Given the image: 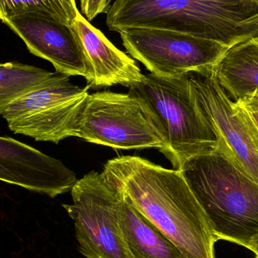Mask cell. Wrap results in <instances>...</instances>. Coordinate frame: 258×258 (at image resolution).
<instances>
[{"instance_id": "cell-1", "label": "cell", "mask_w": 258, "mask_h": 258, "mask_svg": "<svg viewBox=\"0 0 258 258\" xmlns=\"http://www.w3.org/2000/svg\"><path fill=\"white\" fill-rule=\"evenodd\" d=\"M101 173L185 257L216 258L218 239L181 171L124 156L109 160Z\"/></svg>"}, {"instance_id": "cell-2", "label": "cell", "mask_w": 258, "mask_h": 258, "mask_svg": "<svg viewBox=\"0 0 258 258\" xmlns=\"http://www.w3.org/2000/svg\"><path fill=\"white\" fill-rule=\"evenodd\" d=\"M218 240L246 248L258 234V183L236 165L219 143L188 159L180 170Z\"/></svg>"}, {"instance_id": "cell-3", "label": "cell", "mask_w": 258, "mask_h": 258, "mask_svg": "<svg viewBox=\"0 0 258 258\" xmlns=\"http://www.w3.org/2000/svg\"><path fill=\"white\" fill-rule=\"evenodd\" d=\"M257 13L254 0H116L106 23L118 33L135 27L173 30L230 48L242 42L239 24Z\"/></svg>"}, {"instance_id": "cell-4", "label": "cell", "mask_w": 258, "mask_h": 258, "mask_svg": "<svg viewBox=\"0 0 258 258\" xmlns=\"http://www.w3.org/2000/svg\"><path fill=\"white\" fill-rule=\"evenodd\" d=\"M163 143L161 153L174 170L194 156L212 151L219 138L196 101L188 74L178 77L145 75L129 87Z\"/></svg>"}, {"instance_id": "cell-5", "label": "cell", "mask_w": 258, "mask_h": 258, "mask_svg": "<svg viewBox=\"0 0 258 258\" xmlns=\"http://www.w3.org/2000/svg\"><path fill=\"white\" fill-rule=\"evenodd\" d=\"M67 137L119 150L160 151L163 147L137 100L129 94L107 91L89 94L80 101Z\"/></svg>"}, {"instance_id": "cell-6", "label": "cell", "mask_w": 258, "mask_h": 258, "mask_svg": "<svg viewBox=\"0 0 258 258\" xmlns=\"http://www.w3.org/2000/svg\"><path fill=\"white\" fill-rule=\"evenodd\" d=\"M71 191L72 204L62 206L74 221L80 253L86 258H131L119 226L122 192L96 171L77 180Z\"/></svg>"}, {"instance_id": "cell-7", "label": "cell", "mask_w": 258, "mask_h": 258, "mask_svg": "<svg viewBox=\"0 0 258 258\" xmlns=\"http://www.w3.org/2000/svg\"><path fill=\"white\" fill-rule=\"evenodd\" d=\"M119 33L127 52L150 74L161 77L212 70L230 48L216 41L173 30L135 27Z\"/></svg>"}, {"instance_id": "cell-8", "label": "cell", "mask_w": 258, "mask_h": 258, "mask_svg": "<svg viewBox=\"0 0 258 258\" xmlns=\"http://www.w3.org/2000/svg\"><path fill=\"white\" fill-rule=\"evenodd\" d=\"M89 87L75 86L68 77L15 100L2 116L15 134L58 144L68 138L70 122Z\"/></svg>"}, {"instance_id": "cell-9", "label": "cell", "mask_w": 258, "mask_h": 258, "mask_svg": "<svg viewBox=\"0 0 258 258\" xmlns=\"http://www.w3.org/2000/svg\"><path fill=\"white\" fill-rule=\"evenodd\" d=\"M188 74L197 104L236 165L258 183V133L221 88L213 69Z\"/></svg>"}, {"instance_id": "cell-10", "label": "cell", "mask_w": 258, "mask_h": 258, "mask_svg": "<svg viewBox=\"0 0 258 258\" xmlns=\"http://www.w3.org/2000/svg\"><path fill=\"white\" fill-rule=\"evenodd\" d=\"M36 57L49 61L56 72L68 77H83L88 84L92 70L75 24H63L36 12L3 20Z\"/></svg>"}, {"instance_id": "cell-11", "label": "cell", "mask_w": 258, "mask_h": 258, "mask_svg": "<svg viewBox=\"0 0 258 258\" xmlns=\"http://www.w3.org/2000/svg\"><path fill=\"white\" fill-rule=\"evenodd\" d=\"M0 181L54 198L71 191L77 179L61 161L18 140L0 136Z\"/></svg>"}, {"instance_id": "cell-12", "label": "cell", "mask_w": 258, "mask_h": 258, "mask_svg": "<svg viewBox=\"0 0 258 258\" xmlns=\"http://www.w3.org/2000/svg\"><path fill=\"white\" fill-rule=\"evenodd\" d=\"M75 25L81 36L92 70L90 87H108L115 85L130 87L144 80L133 59L120 50L92 26L81 13Z\"/></svg>"}, {"instance_id": "cell-13", "label": "cell", "mask_w": 258, "mask_h": 258, "mask_svg": "<svg viewBox=\"0 0 258 258\" xmlns=\"http://www.w3.org/2000/svg\"><path fill=\"white\" fill-rule=\"evenodd\" d=\"M119 221L131 258H186L123 196L119 205Z\"/></svg>"}, {"instance_id": "cell-14", "label": "cell", "mask_w": 258, "mask_h": 258, "mask_svg": "<svg viewBox=\"0 0 258 258\" xmlns=\"http://www.w3.org/2000/svg\"><path fill=\"white\" fill-rule=\"evenodd\" d=\"M213 71L220 86L234 102L258 90V37L230 47Z\"/></svg>"}, {"instance_id": "cell-15", "label": "cell", "mask_w": 258, "mask_h": 258, "mask_svg": "<svg viewBox=\"0 0 258 258\" xmlns=\"http://www.w3.org/2000/svg\"><path fill=\"white\" fill-rule=\"evenodd\" d=\"M68 77L20 62L0 63V116L15 100Z\"/></svg>"}, {"instance_id": "cell-16", "label": "cell", "mask_w": 258, "mask_h": 258, "mask_svg": "<svg viewBox=\"0 0 258 258\" xmlns=\"http://www.w3.org/2000/svg\"><path fill=\"white\" fill-rule=\"evenodd\" d=\"M36 12L63 24H75L79 12L76 0H0V20Z\"/></svg>"}, {"instance_id": "cell-17", "label": "cell", "mask_w": 258, "mask_h": 258, "mask_svg": "<svg viewBox=\"0 0 258 258\" xmlns=\"http://www.w3.org/2000/svg\"><path fill=\"white\" fill-rule=\"evenodd\" d=\"M235 107L258 133V90L238 100Z\"/></svg>"}, {"instance_id": "cell-18", "label": "cell", "mask_w": 258, "mask_h": 258, "mask_svg": "<svg viewBox=\"0 0 258 258\" xmlns=\"http://www.w3.org/2000/svg\"><path fill=\"white\" fill-rule=\"evenodd\" d=\"M112 1L113 0H80L82 13L89 22L100 14L108 13Z\"/></svg>"}, {"instance_id": "cell-19", "label": "cell", "mask_w": 258, "mask_h": 258, "mask_svg": "<svg viewBox=\"0 0 258 258\" xmlns=\"http://www.w3.org/2000/svg\"><path fill=\"white\" fill-rule=\"evenodd\" d=\"M242 41L258 37V13L245 20L239 25Z\"/></svg>"}, {"instance_id": "cell-20", "label": "cell", "mask_w": 258, "mask_h": 258, "mask_svg": "<svg viewBox=\"0 0 258 258\" xmlns=\"http://www.w3.org/2000/svg\"><path fill=\"white\" fill-rule=\"evenodd\" d=\"M246 248L251 250L253 253L255 254L256 257H258V234L251 238V240L248 242Z\"/></svg>"}, {"instance_id": "cell-21", "label": "cell", "mask_w": 258, "mask_h": 258, "mask_svg": "<svg viewBox=\"0 0 258 258\" xmlns=\"http://www.w3.org/2000/svg\"><path fill=\"white\" fill-rule=\"evenodd\" d=\"M254 1L257 2V3H258V0H254Z\"/></svg>"}, {"instance_id": "cell-22", "label": "cell", "mask_w": 258, "mask_h": 258, "mask_svg": "<svg viewBox=\"0 0 258 258\" xmlns=\"http://www.w3.org/2000/svg\"><path fill=\"white\" fill-rule=\"evenodd\" d=\"M254 258H258V257H256V256H255V257H254Z\"/></svg>"}]
</instances>
